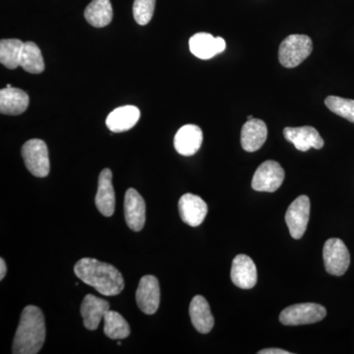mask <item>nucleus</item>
<instances>
[{
	"instance_id": "27",
	"label": "nucleus",
	"mask_w": 354,
	"mask_h": 354,
	"mask_svg": "<svg viewBox=\"0 0 354 354\" xmlns=\"http://www.w3.org/2000/svg\"><path fill=\"white\" fill-rule=\"evenodd\" d=\"M156 0H135L133 4V16L139 25L149 24L155 11Z\"/></svg>"
},
{
	"instance_id": "9",
	"label": "nucleus",
	"mask_w": 354,
	"mask_h": 354,
	"mask_svg": "<svg viewBox=\"0 0 354 354\" xmlns=\"http://www.w3.org/2000/svg\"><path fill=\"white\" fill-rule=\"evenodd\" d=\"M137 305L142 312L152 315L158 311L160 301V283L153 276H145L140 279L136 290Z\"/></svg>"
},
{
	"instance_id": "22",
	"label": "nucleus",
	"mask_w": 354,
	"mask_h": 354,
	"mask_svg": "<svg viewBox=\"0 0 354 354\" xmlns=\"http://www.w3.org/2000/svg\"><path fill=\"white\" fill-rule=\"evenodd\" d=\"M84 14L88 24L93 27H106L113 20V11L111 0H93Z\"/></svg>"
},
{
	"instance_id": "3",
	"label": "nucleus",
	"mask_w": 354,
	"mask_h": 354,
	"mask_svg": "<svg viewBox=\"0 0 354 354\" xmlns=\"http://www.w3.org/2000/svg\"><path fill=\"white\" fill-rule=\"evenodd\" d=\"M313 50L312 39L306 35H290L281 41L279 60L286 68H295L304 62Z\"/></svg>"
},
{
	"instance_id": "6",
	"label": "nucleus",
	"mask_w": 354,
	"mask_h": 354,
	"mask_svg": "<svg viewBox=\"0 0 354 354\" xmlns=\"http://www.w3.org/2000/svg\"><path fill=\"white\" fill-rule=\"evenodd\" d=\"M323 258L326 271L333 276L341 277L346 274L351 264L348 247L339 239H330L325 242Z\"/></svg>"
},
{
	"instance_id": "30",
	"label": "nucleus",
	"mask_w": 354,
	"mask_h": 354,
	"mask_svg": "<svg viewBox=\"0 0 354 354\" xmlns=\"http://www.w3.org/2000/svg\"><path fill=\"white\" fill-rule=\"evenodd\" d=\"M247 120H253V116H252V115H248V116H247Z\"/></svg>"
},
{
	"instance_id": "14",
	"label": "nucleus",
	"mask_w": 354,
	"mask_h": 354,
	"mask_svg": "<svg viewBox=\"0 0 354 354\" xmlns=\"http://www.w3.org/2000/svg\"><path fill=\"white\" fill-rule=\"evenodd\" d=\"M283 136L301 152H307L311 148L319 150L324 147L322 137L312 127H286L283 129Z\"/></svg>"
},
{
	"instance_id": "13",
	"label": "nucleus",
	"mask_w": 354,
	"mask_h": 354,
	"mask_svg": "<svg viewBox=\"0 0 354 354\" xmlns=\"http://www.w3.org/2000/svg\"><path fill=\"white\" fill-rule=\"evenodd\" d=\"M124 216L128 227L133 232H140L146 221V204L138 191L130 188L125 193Z\"/></svg>"
},
{
	"instance_id": "1",
	"label": "nucleus",
	"mask_w": 354,
	"mask_h": 354,
	"mask_svg": "<svg viewBox=\"0 0 354 354\" xmlns=\"http://www.w3.org/2000/svg\"><path fill=\"white\" fill-rule=\"evenodd\" d=\"M74 272L83 283L102 295L113 297L124 288V279L114 266L92 258H83L76 263Z\"/></svg>"
},
{
	"instance_id": "23",
	"label": "nucleus",
	"mask_w": 354,
	"mask_h": 354,
	"mask_svg": "<svg viewBox=\"0 0 354 354\" xmlns=\"http://www.w3.org/2000/svg\"><path fill=\"white\" fill-rule=\"evenodd\" d=\"M20 66L25 71L32 74L44 72V62L41 51L38 46L32 41H26L23 46L20 57Z\"/></svg>"
},
{
	"instance_id": "7",
	"label": "nucleus",
	"mask_w": 354,
	"mask_h": 354,
	"mask_svg": "<svg viewBox=\"0 0 354 354\" xmlns=\"http://www.w3.org/2000/svg\"><path fill=\"white\" fill-rule=\"evenodd\" d=\"M285 171L276 160H266L254 174L252 188L259 192L272 193L281 187Z\"/></svg>"
},
{
	"instance_id": "17",
	"label": "nucleus",
	"mask_w": 354,
	"mask_h": 354,
	"mask_svg": "<svg viewBox=\"0 0 354 354\" xmlns=\"http://www.w3.org/2000/svg\"><path fill=\"white\" fill-rule=\"evenodd\" d=\"M109 304L106 300L87 295L81 304V315L83 317L84 326L88 330H95L109 310Z\"/></svg>"
},
{
	"instance_id": "8",
	"label": "nucleus",
	"mask_w": 354,
	"mask_h": 354,
	"mask_svg": "<svg viewBox=\"0 0 354 354\" xmlns=\"http://www.w3.org/2000/svg\"><path fill=\"white\" fill-rule=\"evenodd\" d=\"M310 218V200L306 195L297 198L286 214V221L292 239H300L308 225Z\"/></svg>"
},
{
	"instance_id": "28",
	"label": "nucleus",
	"mask_w": 354,
	"mask_h": 354,
	"mask_svg": "<svg viewBox=\"0 0 354 354\" xmlns=\"http://www.w3.org/2000/svg\"><path fill=\"white\" fill-rule=\"evenodd\" d=\"M259 354H290V351H283L281 348H266L260 351Z\"/></svg>"
},
{
	"instance_id": "4",
	"label": "nucleus",
	"mask_w": 354,
	"mask_h": 354,
	"mask_svg": "<svg viewBox=\"0 0 354 354\" xmlns=\"http://www.w3.org/2000/svg\"><path fill=\"white\" fill-rule=\"evenodd\" d=\"M22 157L26 167L32 176L46 177L50 174L48 146L43 140L32 139L26 142L22 147Z\"/></svg>"
},
{
	"instance_id": "26",
	"label": "nucleus",
	"mask_w": 354,
	"mask_h": 354,
	"mask_svg": "<svg viewBox=\"0 0 354 354\" xmlns=\"http://www.w3.org/2000/svg\"><path fill=\"white\" fill-rule=\"evenodd\" d=\"M325 104L332 113L354 123V100L329 95L325 100Z\"/></svg>"
},
{
	"instance_id": "15",
	"label": "nucleus",
	"mask_w": 354,
	"mask_h": 354,
	"mask_svg": "<svg viewBox=\"0 0 354 354\" xmlns=\"http://www.w3.org/2000/svg\"><path fill=\"white\" fill-rule=\"evenodd\" d=\"M95 206L104 216H111L115 209V193L113 186V172L102 169L99 176V186L95 198Z\"/></svg>"
},
{
	"instance_id": "19",
	"label": "nucleus",
	"mask_w": 354,
	"mask_h": 354,
	"mask_svg": "<svg viewBox=\"0 0 354 354\" xmlns=\"http://www.w3.org/2000/svg\"><path fill=\"white\" fill-rule=\"evenodd\" d=\"M29 95L21 88L6 87L0 91V113L19 115L29 106Z\"/></svg>"
},
{
	"instance_id": "2",
	"label": "nucleus",
	"mask_w": 354,
	"mask_h": 354,
	"mask_svg": "<svg viewBox=\"0 0 354 354\" xmlns=\"http://www.w3.org/2000/svg\"><path fill=\"white\" fill-rule=\"evenodd\" d=\"M46 341V324L41 310L34 305L25 307L14 337L12 353L37 354Z\"/></svg>"
},
{
	"instance_id": "11",
	"label": "nucleus",
	"mask_w": 354,
	"mask_h": 354,
	"mask_svg": "<svg viewBox=\"0 0 354 354\" xmlns=\"http://www.w3.org/2000/svg\"><path fill=\"white\" fill-rule=\"evenodd\" d=\"M178 209L181 220L186 225L198 227L206 218L208 205L201 197L187 193L179 199Z\"/></svg>"
},
{
	"instance_id": "29",
	"label": "nucleus",
	"mask_w": 354,
	"mask_h": 354,
	"mask_svg": "<svg viewBox=\"0 0 354 354\" xmlns=\"http://www.w3.org/2000/svg\"><path fill=\"white\" fill-rule=\"evenodd\" d=\"M7 272V268L6 264V261L3 260V258L0 259V279H3L4 277H6Z\"/></svg>"
},
{
	"instance_id": "12",
	"label": "nucleus",
	"mask_w": 354,
	"mask_h": 354,
	"mask_svg": "<svg viewBox=\"0 0 354 354\" xmlns=\"http://www.w3.org/2000/svg\"><path fill=\"white\" fill-rule=\"evenodd\" d=\"M191 53L200 59H211L216 55L225 51L227 48L225 39L221 37L212 36L208 32H198L191 37L189 41Z\"/></svg>"
},
{
	"instance_id": "10",
	"label": "nucleus",
	"mask_w": 354,
	"mask_h": 354,
	"mask_svg": "<svg viewBox=\"0 0 354 354\" xmlns=\"http://www.w3.org/2000/svg\"><path fill=\"white\" fill-rule=\"evenodd\" d=\"M230 277L237 288L251 290L257 283V268L249 256L239 254L232 261Z\"/></svg>"
},
{
	"instance_id": "20",
	"label": "nucleus",
	"mask_w": 354,
	"mask_h": 354,
	"mask_svg": "<svg viewBox=\"0 0 354 354\" xmlns=\"http://www.w3.org/2000/svg\"><path fill=\"white\" fill-rule=\"evenodd\" d=\"M191 322L195 329L201 334H208L213 329L214 317L208 301L202 295H196L193 298L189 306Z\"/></svg>"
},
{
	"instance_id": "16",
	"label": "nucleus",
	"mask_w": 354,
	"mask_h": 354,
	"mask_svg": "<svg viewBox=\"0 0 354 354\" xmlns=\"http://www.w3.org/2000/svg\"><path fill=\"white\" fill-rule=\"evenodd\" d=\"M203 132L201 128L194 124L184 125L174 137L176 152L185 157L195 155L201 148Z\"/></svg>"
},
{
	"instance_id": "21",
	"label": "nucleus",
	"mask_w": 354,
	"mask_h": 354,
	"mask_svg": "<svg viewBox=\"0 0 354 354\" xmlns=\"http://www.w3.org/2000/svg\"><path fill=\"white\" fill-rule=\"evenodd\" d=\"M139 120V109L134 106H125L111 111L106 118V124L111 132L121 133L131 129Z\"/></svg>"
},
{
	"instance_id": "24",
	"label": "nucleus",
	"mask_w": 354,
	"mask_h": 354,
	"mask_svg": "<svg viewBox=\"0 0 354 354\" xmlns=\"http://www.w3.org/2000/svg\"><path fill=\"white\" fill-rule=\"evenodd\" d=\"M104 332L111 339H123L129 337L130 326L118 312L109 310L104 317Z\"/></svg>"
},
{
	"instance_id": "25",
	"label": "nucleus",
	"mask_w": 354,
	"mask_h": 354,
	"mask_svg": "<svg viewBox=\"0 0 354 354\" xmlns=\"http://www.w3.org/2000/svg\"><path fill=\"white\" fill-rule=\"evenodd\" d=\"M24 43L20 39H1L0 41V62L8 69L20 66V57Z\"/></svg>"
},
{
	"instance_id": "5",
	"label": "nucleus",
	"mask_w": 354,
	"mask_h": 354,
	"mask_svg": "<svg viewBox=\"0 0 354 354\" xmlns=\"http://www.w3.org/2000/svg\"><path fill=\"white\" fill-rule=\"evenodd\" d=\"M326 315L327 310L322 305L300 304L283 309L279 315V321L286 326L308 325L320 322Z\"/></svg>"
},
{
	"instance_id": "18",
	"label": "nucleus",
	"mask_w": 354,
	"mask_h": 354,
	"mask_svg": "<svg viewBox=\"0 0 354 354\" xmlns=\"http://www.w3.org/2000/svg\"><path fill=\"white\" fill-rule=\"evenodd\" d=\"M267 136V125L264 121L256 118L248 120L241 130L242 148L246 152H256L264 145Z\"/></svg>"
}]
</instances>
